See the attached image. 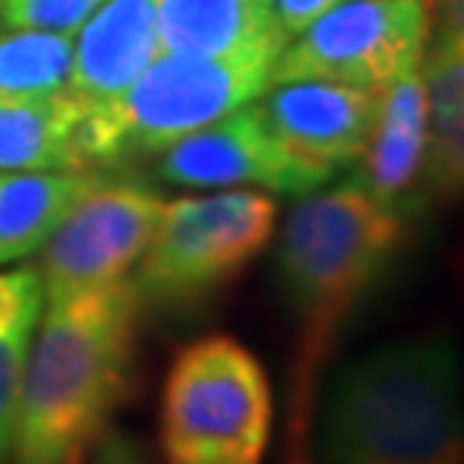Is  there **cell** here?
Here are the masks:
<instances>
[{"mask_svg": "<svg viewBox=\"0 0 464 464\" xmlns=\"http://www.w3.org/2000/svg\"><path fill=\"white\" fill-rule=\"evenodd\" d=\"M406 241V214L385 207L358 179L320 186L296 203L279 241V282L296 324L289 464H306L320 379L348 320L392 268Z\"/></svg>", "mask_w": 464, "mask_h": 464, "instance_id": "cell-1", "label": "cell"}, {"mask_svg": "<svg viewBox=\"0 0 464 464\" xmlns=\"http://www.w3.org/2000/svg\"><path fill=\"white\" fill-rule=\"evenodd\" d=\"M141 310L131 279L42 310L7 437L14 464H63L107 430L134 385Z\"/></svg>", "mask_w": 464, "mask_h": 464, "instance_id": "cell-2", "label": "cell"}, {"mask_svg": "<svg viewBox=\"0 0 464 464\" xmlns=\"http://www.w3.org/2000/svg\"><path fill=\"white\" fill-rule=\"evenodd\" d=\"M324 464H464L461 362L448 337H402L337 368L316 420Z\"/></svg>", "mask_w": 464, "mask_h": 464, "instance_id": "cell-3", "label": "cell"}, {"mask_svg": "<svg viewBox=\"0 0 464 464\" xmlns=\"http://www.w3.org/2000/svg\"><path fill=\"white\" fill-rule=\"evenodd\" d=\"M279 55H172L159 52L121 97L90 107L80 124L86 172L159 155L172 141L234 114L272 86Z\"/></svg>", "mask_w": 464, "mask_h": 464, "instance_id": "cell-4", "label": "cell"}, {"mask_svg": "<svg viewBox=\"0 0 464 464\" xmlns=\"http://www.w3.org/2000/svg\"><path fill=\"white\" fill-rule=\"evenodd\" d=\"M272 416L262 362L231 334H207L169 365L159 444L169 464H262Z\"/></svg>", "mask_w": 464, "mask_h": 464, "instance_id": "cell-5", "label": "cell"}, {"mask_svg": "<svg viewBox=\"0 0 464 464\" xmlns=\"http://www.w3.org/2000/svg\"><path fill=\"white\" fill-rule=\"evenodd\" d=\"M276 224L279 207L262 189L166 199L138 258L134 289L145 306H197L231 285L268 248Z\"/></svg>", "mask_w": 464, "mask_h": 464, "instance_id": "cell-6", "label": "cell"}, {"mask_svg": "<svg viewBox=\"0 0 464 464\" xmlns=\"http://www.w3.org/2000/svg\"><path fill=\"white\" fill-rule=\"evenodd\" d=\"M433 0H344L282 49L272 83L324 80L382 93L420 69Z\"/></svg>", "mask_w": 464, "mask_h": 464, "instance_id": "cell-7", "label": "cell"}, {"mask_svg": "<svg viewBox=\"0 0 464 464\" xmlns=\"http://www.w3.org/2000/svg\"><path fill=\"white\" fill-rule=\"evenodd\" d=\"M166 207L159 189L97 176L42 245L45 303L128 279Z\"/></svg>", "mask_w": 464, "mask_h": 464, "instance_id": "cell-8", "label": "cell"}, {"mask_svg": "<svg viewBox=\"0 0 464 464\" xmlns=\"http://www.w3.org/2000/svg\"><path fill=\"white\" fill-rule=\"evenodd\" d=\"M255 107L276 145L320 189L341 169L362 159L379 111V93L324 80H293L272 83Z\"/></svg>", "mask_w": 464, "mask_h": 464, "instance_id": "cell-9", "label": "cell"}, {"mask_svg": "<svg viewBox=\"0 0 464 464\" xmlns=\"http://www.w3.org/2000/svg\"><path fill=\"white\" fill-rule=\"evenodd\" d=\"M155 172L186 189H272L289 197L316 189L276 145L255 100L162 149Z\"/></svg>", "mask_w": 464, "mask_h": 464, "instance_id": "cell-10", "label": "cell"}, {"mask_svg": "<svg viewBox=\"0 0 464 464\" xmlns=\"http://www.w3.org/2000/svg\"><path fill=\"white\" fill-rule=\"evenodd\" d=\"M358 166V183L399 214L416 210L427 197V93L423 72L413 69L379 93L375 124Z\"/></svg>", "mask_w": 464, "mask_h": 464, "instance_id": "cell-11", "label": "cell"}, {"mask_svg": "<svg viewBox=\"0 0 464 464\" xmlns=\"http://www.w3.org/2000/svg\"><path fill=\"white\" fill-rule=\"evenodd\" d=\"M423 52L427 93V193L458 197L464 179V17L461 0H433V28Z\"/></svg>", "mask_w": 464, "mask_h": 464, "instance_id": "cell-12", "label": "cell"}, {"mask_svg": "<svg viewBox=\"0 0 464 464\" xmlns=\"http://www.w3.org/2000/svg\"><path fill=\"white\" fill-rule=\"evenodd\" d=\"M155 0H103L72 42L69 93L97 107L121 97L155 63Z\"/></svg>", "mask_w": 464, "mask_h": 464, "instance_id": "cell-13", "label": "cell"}, {"mask_svg": "<svg viewBox=\"0 0 464 464\" xmlns=\"http://www.w3.org/2000/svg\"><path fill=\"white\" fill-rule=\"evenodd\" d=\"M155 28L172 55H282L293 42L268 0H155Z\"/></svg>", "mask_w": 464, "mask_h": 464, "instance_id": "cell-14", "label": "cell"}, {"mask_svg": "<svg viewBox=\"0 0 464 464\" xmlns=\"http://www.w3.org/2000/svg\"><path fill=\"white\" fill-rule=\"evenodd\" d=\"M90 103L69 90L49 97L0 93V172H86L80 124Z\"/></svg>", "mask_w": 464, "mask_h": 464, "instance_id": "cell-15", "label": "cell"}, {"mask_svg": "<svg viewBox=\"0 0 464 464\" xmlns=\"http://www.w3.org/2000/svg\"><path fill=\"white\" fill-rule=\"evenodd\" d=\"M97 172H0V268L38 255Z\"/></svg>", "mask_w": 464, "mask_h": 464, "instance_id": "cell-16", "label": "cell"}, {"mask_svg": "<svg viewBox=\"0 0 464 464\" xmlns=\"http://www.w3.org/2000/svg\"><path fill=\"white\" fill-rule=\"evenodd\" d=\"M42 310H45V285L38 268H0V448H7V437L14 427L17 392Z\"/></svg>", "mask_w": 464, "mask_h": 464, "instance_id": "cell-17", "label": "cell"}, {"mask_svg": "<svg viewBox=\"0 0 464 464\" xmlns=\"http://www.w3.org/2000/svg\"><path fill=\"white\" fill-rule=\"evenodd\" d=\"M72 34L21 32L0 34V93L4 97H49L69 86Z\"/></svg>", "mask_w": 464, "mask_h": 464, "instance_id": "cell-18", "label": "cell"}, {"mask_svg": "<svg viewBox=\"0 0 464 464\" xmlns=\"http://www.w3.org/2000/svg\"><path fill=\"white\" fill-rule=\"evenodd\" d=\"M100 4L103 0H0V21L21 32L72 34Z\"/></svg>", "mask_w": 464, "mask_h": 464, "instance_id": "cell-19", "label": "cell"}, {"mask_svg": "<svg viewBox=\"0 0 464 464\" xmlns=\"http://www.w3.org/2000/svg\"><path fill=\"white\" fill-rule=\"evenodd\" d=\"M268 4H272V14L282 24V32L289 38H296L303 28L314 24L316 17H324L344 0H268Z\"/></svg>", "mask_w": 464, "mask_h": 464, "instance_id": "cell-20", "label": "cell"}, {"mask_svg": "<svg viewBox=\"0 0 464 464\" xmlns=\"http://www.w3.org/2000/svg\"><path fill=\"white\" fill-rule=\"evenodd\" d=\"M93 464H145V454L134 444L128 433L103 430L97 437V454Z\"/></svg>", "mask_w": 464, "mask_h": 464, "instance_id": "cell-21", "label": "cell"}, {"mask_svg": "<svg viewBox=\"0 0 464 464\" xmlns=\"http://www.w3.org/2000/svg\"><path fill=\"white\" fill-rule=\"evenodd\" d=\"M63 464H83V454H69V458Z\"/></svg>", "mask_w": 464, "mask_h": 464, "instance_id": "cell-22", "label": "cell"}]
</instances>
